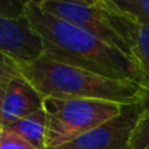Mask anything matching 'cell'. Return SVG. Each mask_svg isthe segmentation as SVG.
Here are the masks:
<instances>
[{"label":"cell","mask_w":149,"mask_h":149,"mask_svg":"<svg viewBox=\"0 0 149 149\" xmlns=\"http://www.w3.org/2000/svg\"><path fill=\"white\" fill-rule=\"evenodd\" d=\"M25 16L43 43V58L120 81L141 85L136 62L86 30L46 12L38 0H28Z\"/></svg>","instance_id":"6da1fadb"},{"label":"cell","mask_w":149,"mask_h":149,"mask_svg":"<svg viewBox=\"0 0 149 149\" xmlns=\"http://www.w3.org/2000/svg\"><path fill=\"white\" fill-rule=\"evenodd\" d=\"M20 71L43 97L100 100L122 106L143 103L144 100L139 82L109 79L43 56Z\"/></svg>","instance_id":"7a4b0ae2"},{"label":"cell","mask_w":149,"mask_h":149,"mask_svg":"<svg viewBox=\"0 0 149 149\" xmlns=\"http://www.w3.org/2000/svg\"><path fill=\"white\" fill-rule=\"evenodd\" d=\"M46 12L86 30L95 38L132 56L139 25L114 0H38Z\"/></svg>","instance_id":"3957f363"},{"label":"cell","mask_w":149,"mask_h":149,"mask_svg":"<svg viewBox=\"0 0 149 149\" xmlns=\"http://www.w3.org/2000/svg\"><path fill=\"white\" fill-rule=\"evenodd\" d=\"M122 105L100 100L45 97V149H56L92 131L120 113Z\"/></svg>","instance_id":"277c9868"},{"label":"cell","mask_w":149,"mask_h":149,"mask_svg":"<svg viewBox=\"0 0 149 149\" xmlns=\"http://www.w3.org/2000/svg\"><path fill=\"white\" fill-rule=\"evenodd\" d=\"M144 115L143 103L126 105L116 116L56 149H131L132 136Z\"/></svg>","instance_id":"5b68a950"},{"label":"cell","mask_w":149,"mask_h":149,"mask_svg":"<svg viewBox=\"0 0 149 149\" xmlns=\"http://www.w3.org/2000/svg\"><path fill=\"white\" fill-rule=\"evenodd\" d=\"M0 54L21 68L33 64L43 56V43L28 17L0 16Z\"/></svg>","instance_id":"8992f818"},{"label":"cell","mask_w":149,"mask_h":149,"mask_svg":"<svg viewBox=\"0 0 149 149\" xmlns=\"http://www.w3.org/2000/svg\"><path fill=\"white\" fill-rule=\"evenodd\" d=\"M45 97L22 76L8 81L1 103L3 130H7L17 120L41 110Z\"/></svg>","instance_id":"52a82bcc"},{"label":"cell","mask_w":149,"mask_h":149,"mask_svg":"<svg viewBox=\"0 0 149 149\" xmlns=\"http://www.w3.org/2000/svg\"><path fill=\"white\" fill-rule=\"evenodd\" d=\"M132 56L141 73V86L144 89L143 106L145 115H149V24L137 25Z\"/></svg>","instance_id":"ba28073f"},{"label":"cell","mask_w":149,"mask_h":149,"mask_svg":"<svg viewBox=\"0 0 149 149\" xmlns=\"http://www.w3.org/2000/svg\"><path fill=\"white\" fill-rule=\"evenodd\" d=\"M8 131H12L34 145L37 149H45L46 140V114L43 107L13 123Z\"/></svg>","instance_id":"9c48e42d"},{"label":"cell","mask_w":149,"mask_h":149,"mask_svg":"<svg viewBox=\"0 0 149 149\" xmlns=\"http://www.w3.org/2000/svg\"><path fill=\"white\" fill-rule=\"evenodd\" d=\"M115 4L139 24H149V0H114Z\"/></svg>","instance_id":"30bf717a"},{"label":"cell","mask_w":149,"mask_h":149,"mask_svg":"<svg viewBox=\"0 0 149 149\" xmlns=\"http://www.w3.org/2000/svg\"><path fill=\"white\" fill-rule=\"evenodd\" d=\"M0 149H37L29 141L8 130H1L0 134Z\"/></svg>","instance_id":"8fae6325"},{"label":"cell","mask_w":149,"mask_h":149,"mask_svg":"<svg viewBox=\"0 0 149 149\" xmlns=\"http://www.w3.org/2000/svg\"><path fill=\"white\" fill-rule=\"evenodd\" d=\"M131 149H149V115H144L132 136Z\"/></svg>","instance_id":"7c38bea8"},{"label":"cell","mask_w":149,"mask_h":149,"mask_svg":"<svg viewBox=\"0 0 149 149\" xmlns=\"http://www.w3.org/2000/svg\"><path fill=\"white\" fill-rule=\"evenodd\" d=\"M26 1H21V0H0V16L12 17V18L22 17V16H25Z\"/></svg>","instance_id":"4fadbf2b"},{"label":"cell","mask_w":149,"mask_h":149,"mask_svg":"<svg viewBox=\"0 0 149 149\" xmlns=\"http://www.w3.org/2000/svg\"><path fill=\"white\" fill-rule=\"evenodd\" d=\"M20 73V67L15 62H12L5 55L0 54V84L8 82L10 79L18 76Z\"/></svg>","instance_id":"5bb4252c"},{"label":"cell","mask_w":149,"mask_h":149,"mask_svg":"<svg viewBox=\"0 0 149 149\" xmlns=\"http://www.w3.org/2000/svg\"><path fill=\"white\" fill-rule=\"evenodd\" d=\"M8 82L0 84V131L3 130V122H1V103H3V98H4V93H5V88H7Z\"/></svg>","instance_id":"9a60e30c"},{"label":"cell","mask_w":149,"mask_h":149,"mask_svg":"<svg viewBox=\"0 0 149 149\" xmlns=\"http://www.w3.org/2000/svg\"><path fill=\"white\" fill-rule=\"evenodd\" d=\"M0 134H1V131H0Z\"/></svg>","instance_id":"2e32d148"}]
</instances>
